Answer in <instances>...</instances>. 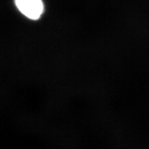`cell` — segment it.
I'll list each match as a JSON object with an SVG mask.
<instances>
[{
    "instance_id": "1",
    "label": "cell",
    "mask_w": 149,
    "mask_h": 149,
    "mask_svg": "<svg viewBox=\"0 0 149 149\" xmlns=\"http://www.w3.org/2000/svg\"><path fill=\"white\" fill-rule=\"evenodd\" d=\"M15 4L19 11L31 19H38L44 11L42 0H15Z\"/></svg>"
}]
</instances>
